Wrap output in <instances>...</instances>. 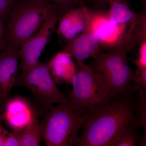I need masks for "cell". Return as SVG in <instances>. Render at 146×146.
I'll return each mask as SVG.
<instances>
[{
  "label": "cell",
  "mask_w": 146,
  "mask_h": 146,
  "mask_svg": "<svg viewBox=\"0 0 146 146\" xmlns=\"http://www.w3.org/2000/svg\"><path fill=\"white\" fill-rule=\"evenodd\" d=\"M132 92L88 110L84 114L82 133L76 146H108L136 116V104Z\"/></svg>",
  "instance_id": "obj_1"
},
{
  "label": "cell",
  "mask_w": 146,
  "mask_h": 146,
  "mask_svg": "<svg viewBox=\"0 0 146 146\" xmlns=\"http://www.w3.org/2000/svg\"><path fill=\"white\" fill-rule=\"evenodd\" d=\"M61 6L44 0H19L15 3L8 18L5 37L7 47L20 49L37 31L52 13Z\"/></svg>",
  "instance_id": "obj_2"
},
{
  "label": "cell",
  "mask_w": 146,
  "mask_h": 146,
  "mask_svg": "<svg viewBox=\"0 0 146 146\" xmlns=\"http://www.w3.org/2000/svg\"><path fill=\"white\" fill-rule=\"evenodd\" d=\"M83 119L68 103L53 106L40 125L42 139L48 146L76 145Z\"/></svg>",
  "instance_id": "obj_3"
},
{
  "label": "cell",
  "mask_w": 146,
  "mask_h": 146,
  "mask_svg": "<svg viewBox=\"0 0 146 146\" xmlns=\"http://www.w3.org/2000/svg\"><path fill=\"white\" fill-rule=\"evenodd\" d=\"M127 54L119 48L108 52L100 49L92 57L93 63L88 65L104 81L113 98L133 89L132 83L136 73L128 65Z\"/></svg>",
  "instance_id": "obj_4"
},
{
  "label": "cell",
  "mask_w": 146,
  "mask_h": 146,
  "mask_svg": "<svg viewBox=\"0 0 146 146\" xmlns=\"http://www.w3.org/2000/svg\"><path fill=\"white\" fill-rule=\"evenodd\" d=\"M76 66L72 91L68 97L73 109L84 114L91 108L114 98L104 81L89 65L77 61Z\"/></svg>",
  "instance_id": "obj_5"
},
{
  "label": "cell",
  "mask_w": 146,
  "mask_h": 146,
  "mask_svg": "<svg viewBox=\"0 0 146 146\" xmlns=\"http://www.w3.org/2000/svg\"><path fill=\"white\" fill-rule=\"evenodd\" d=\"M14 86L29 89L35 99L47 109L50 110L54 104L68 102V98L58 89L52 78L48 64L40 63L17 76Z\"/></svg>",
  "instance_id": "obj_6"
},
{
  "label": "cell",
  "mask_w": 146,
  "mask_h": 146,
  "mask_svg": "<svg viewBox=\"0 0 146 146\" xmlns=\"http://www.w3.org/2000/svg\"><path fill=\"white\" fill-rule=\"evenodd\" d=\"M68 11L60 9L50 15L37 31L22 45L20 50L22 72L30 70L39 63V58L55 30L60 18Z\"/></svg>",
  "instance_id": "obj_7"
},
{
  "label": "cell",
  "mask_w": 146,
  "mask_h": 146,
  "mask_svg": "<svg viewBox=\"0 0 146 146\" xmlns=\"http://www.w3.org/2000/svg\"><path fill=\"white\" fill-rule=\"evenodd\" d=\"M90 28L99 39V47L112 50L119 45L125 33L124 29L116 25L110 20L108 13L91 10Z\"/></svg>",
  "instance_id": "obj_8"
},
{
  "label": "cell",
  "mask_w": 146,
  "mask_h": 146,
  "mask_svg": "<svg viewBox=\"0 0 146 146\" xmlns=\"http://www.w3.org/2000/svg\"><path fill=\"white\" fill-rule=\"evenodd\" d=\"M91 16V10L85 5L69 11L58 22V34L68 44L89 29Z\"/></svg>",
  "instance_id": "obj_9"
},
{
  "label": "cell",
  "mask_w": 146,
  "mask_h": 146,
  "mask_svg": "<svg viewBox=\"0 0 146 146\" xmlns=\"http://www.w3.org/2000/svg\"><path fill=\"white\" fill-rule=\"evenodd\" d=\"M20 49L7 47L0 53V101L7 99L15 85Z\"/></svg>",
  "instance_id": "obj_10"
},
{
  "label": "cell",
  "mask_w": 146,
  "mask_h": 146,
  "mask_svg": "<svg viewBox=\"0 0 146 146\" xmlns=\"http://www.w3.org/2000/svg\"><path fill=\"white\" fill-rule=\"evenodd\" d=\"M37 114L32 106L26 99L16 96L7 101L3 119L13 130L26 127Z\"/></svg>",
  "instance_id": "obj_11"
},
{
  "label": "cell",
  "mask_w": 146,
  "mask_h": 146,
  "mask_svg": "<svg viewBox=\"0 0 146 146\" xmlns=\"http://www.w3.org/2000/svg\"><path fill=\"white\" fill-rule=\"evenodd\" d=\"M100 49L99 39L89 27L85 32L68 43L63 51L76 61L83 62L90 56L93 57Z\"/></svg>",
  "instance_id": "obj_12"
},
{
  "label": "cell",
  "mask_w": 146,
  "mask_h": 146,
  "mask_svg": "<svg viewBox=\"0 0 146 146\" xmlns=\"http://www.w3.org/2000/svg\"><path fill=\"white\" fill-rule=\"evenodd\" d=\"M130 23L128 29L126 31L119 45L116 48L121 49L127 53L133 51L146 42V3L140 13H135Z\"/></svg>",
  "instance_id": "obj_13"
},
{
  "label": "cell",
  "mask_w": 146,
  "mask_h": 146,
  "mask_svg": "<svg viewBox=\"0 0 146 146\" xmlns=\"http://www.w3.org/2000/svg\"><path fill=\"white\" fill-rule=\"evenodd\" d=\"M72 58L63 51L56 55L48 64L56 83H72L76 71V64Z\"/></svg>",
  "instance_id": "obj_14"
},
{
  "label": "cell",
  "mask_w": 146,
  "mask_h": 146,
  "mask_svg": "<svg viewBox=\"0 0 146 146\" xmlns=\"http://www.w3.org/2000/svg\"><path fill=\"white\" fill-rule=\"evenodd\" d=\"M108 15L110 21L125 30L126 24L131 22L135 13L130 9L127 0H114L108 3Z\"/></svg>",
  "instance_id": "obj_15"
},
{
  "label": "cell",
  "mask_w": 146,
  "mask_h": 146,
  "mask_svg": "<svg viewBox=\"0 0 146 146\" xmlns=\"http://www.w3.org/2000/svg\"><path fill=\"white\" fill-rule=\"evenodd\" d=\"M140 123L136 115L117 134L108 146H136L140 141L138 128Z\"/></svg>",
  "instance_id": "obj_16"
},
{
  "label": "cell",
  "mask_w": 146,
  "mask_h": 146,
  "mask_svg": "<svg viewBox=\"0 0 146 146\" xmlns=\"http://www.w3.org/2000/svg\"><path fill=\"white\" fill-rule=\"evenodd\" d=\"M20 146L39 145L42 137L37 114L26 127L20 130Z\"/></svg>",
  "instance_id": "obj_17"
},
{
  "label": "cell",
  "mask_w": 146,
  "mask_h": 146,
  "mask_svg": "<svg viewBox=\"0 0 146 146\" xmlns=\"http://www.w3.org/2000/svg\"><path fill=\"white\" fill-rule=\"evenodd\" d=\"M136 81L138 84V89L139 90L138 101L136 104V110L138 111V114L136 115L138 119L140 125L143 127L146 137V100L145 93V90L141 86L140 80L137 78Z\"/></svg>",
  "instance_id": "obj_18"
},
{
  "label": "cell",
  "mask_w": 146,
  "mask_h": 146,
  "mask_svg": "<svg viewBox=\"0 0 146 146\" xmlns=\"http://www.w3.org/2000/svg\"><path fill=\"white\" fill-rule=\"evenodd\" d=\"M16 0H0V18L2 21L8 19Z\"/></svg>",
  "instance_id": "obj_19"
},
{
  "label": "cell",
  "mask_w": 146,
  "mask_h": 146,
  "mask_svg": "<svg viewBox=\"0 0 146 146\" xmlns=\"http://www.w3.org/2000/svg\"><path fill=\"white\" fill-rule=\"evenodd\" d=\"M47 2L61 6L69 10L73 9L74 6L84 5V4L89 0H44Z\"/></svg>",
  "instance_id": "obj_20"
},
{
  "label": "cell",
  "mask_w": 146,
  "mask_h": 146,
  "mask_svg": "<svg viewBox=\"0 0 146 146\" xmlns=\"http://www.w3.org/2000/svg\"><path fill=\"white\" fill-rule=\"evenodd\" d=\"M133 61L138 69L146 68V42H144L138 47V58Z\"/></svg>",
  "instance_id": "obj_21"
},
{
  "label": "cell",
  "mask_w": 146,
  "mask_h": 146,
  "mask_svg": "<svg viewBox=\"0 0 146 146\" xmlns=\"http://www.w3.org/2000/svg\"><path fill=\"white\" fill-rule=\"evenodd\" d=\"M20 130H13L12 132L6 130L4 146H20Z\"/></svg>",
  "instance_id": "obj_22"
},
{
  "label": "cell",
  "mask_w": 146,
  "mask_h": 146,
  "mask_svg": "<svg viewBox=\"0 0 146 146\" xmlns=\"http://www.w3.org/2000/svg\"><path fill=\"white\" fill-rule=\"evenodd\" d=\"M5 28L4 27L2 21L0 18V50H4L7 48L5 37Z\"/></svg>",
  "instance_id": "obj_23"
},
{
  "label": "cell",
  "mask_w": 146,
  "mask_h": 146,
  "mask_svg": "<svg viewBox=\"0 0 146 146\" xmlns=\"http://www.w3.org/2000/svg\"><path fill=\"white\" fill-rule=\"evenodd\" d=\"M2 117H0V146H4L5 139L6 130L5 129L1 124Z\"/></svg>",
  "instance_id": "obj_24"
},
{
  "label": "cell",
  "mask_w": 146,
  "mask_h": 146,
  "mask_svg": "<svg viewBox=\"0 0 146 146\" xmlns=\"http://www.w3.org/2000/svg\"><path fill=\"white\" fill-rule=\"evenodd\" d=\"M92 1L95 3H97L98 5L102 6L105 5L106 4L108 3L110 1H114V0H89V1Z\"/></svg>",
  "instance_id": "obj_25"
},
{
  "label": "cell",
  "mask_w": 146,
  "mask_h": 146,
  "mask_svg": "<svg viewBox=\"0 0 146 146\" xmlns=\"http://www.w3.org/2000/svg\"><path fill=\"white\" fill-rule=\"evenodd\" d=\"M146 0H142V4H143V5L145 4L146 3Z\"/></svg>",
  "instance_id": "obj_26"
},
{
  "label": "cell",
  "mask_w": 146,
  "mask_h": 146,
  "mask_svg": "<svg viewBox=\"0 0 146 146\" xmlns=\"http://www.w3.org/2000/svg\"><path fill=\"white\" fill-rule=\"evenodd\" d=\"M1 117V116H0V117Z\"/></svg>",
  "instance_id": "obj_27"
}]
</instances>
